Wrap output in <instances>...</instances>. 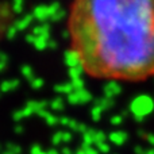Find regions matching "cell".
<instances>
[{"label":"cell","mask_w":154,"mask_h":154,"mask_svg":"<svg viewBox=\"0 0 154 154\" xmlns=\"http://www.w3.org/2000/svg\"><path fill=\"white\" fill-rule=\"evenodd\" d=\"M68 30L76 62L89 77L154 76V0H73Z\"/></svg>","instance_id":"obj_1"}]
</instances>
